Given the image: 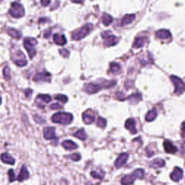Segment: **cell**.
Returning <instances> with one entry per match:
<instances>
[{
	"label": "cell",
	"instance_id": "9a60e30c",
	"mask_svg": "<svg viewBox=\"0 0 185 185\" xmlns=\"http://www.w3.org/2000/svg\"><path fill=\"white\" fill-rule=\"evenodd\" d=\"M125 127L126 129L131 132L132 134H136L137 133V130L136 129L135 126V121L133 119L130 118V119H128L126 121V123H125Z\"/></svg>",
	"mask_w": 185,
	"mask_h": 185
},
{
	"label": "cell",
	"instance_id": "7a4b0ae2",
	"mask_svg": "<svg viewBox=\"0 0 185 185\" xmlns=\"http://www.w3.org/2000/svg\"><path fill=\"white\" fill-rule=\"evenodd\" d=\"M52 120L54 123H58L60 124H69L73 120V117L71 114L59 112L54 114L52 117Z\"/></svg>",
	"mask_w": 185,
	"mask_h": 185
},
{
	"label": "cell",
	"instance_id": "f35d334b",
	"mask_svg": "<svg viewBox=\"0 0 185 185\" xmlns=\"http://www.w3.org/2000/svg\"><path fill=\"white\" fill-rule=\"evenodd\" d=\"M117 99H119V100H124L125 99L124 95L122 93V92H117Z\"/></svg>",
	"mask_w": 185,
	"mask_h": 185
},
{
	"label": "cell",
	"instance_id": "f546056e",
	"mask_svg": "<svg viewBox=\"0 0 185 185\" xmlns=\"http://www.w3.org/2000/svg\"><path fill=\"white\" fill-rule=\"evenodd\" d=\"M37 101H43L45 103H49L51 101H52V99L49 95H44V94H41V95H39L37 96Z\"/></svg>",
	"mask_w": 185,
	"mask_h": 185
},
{
	"label": "cell",
	"instance_id": "5bb4252c",
	"mask_svg": "<svg viewBox=\"0 0 185 185\" xmlns=\"http://www.w3.org/2000/svg\"><path fill=\"white\" fill-rule=\"evenodd\" d=\"M129 158V155L127 153H123L119 155V156L117 158V161H115V166L117 168H120L121 166H124L126 164Z\"/></svg>",
	"mask_w": 185,
	"mask_h": 185
},
{
	"label": "cell",
	"instance_id": "277c9868",
	"mask_svg": "<svg viewBox=\"0 0 185 185\" xmlns=\"http://www.w3.org/2000/svg\"><path fill=\"white\" fill-rule=\"evenodd\" d=\"M92 28H93V25L90 24V23L84 25L80 29H79L78 30H77L72 34V39L75 40V41H79V40L84 39L86 36H88L92 31Z\"/></svg>",
	"mask_w": 185,
	"mask_h": 185
},
{
	"label": "cell",
	"instance_id": "d6986e66",
	"mask_svg": "<svg viewBox=\"0 0 185 185\" xmlns=\"http://www.w3.org/2000/svg\"><path fill=\"white\" fill-rule=\"evenodd\" d=\"M29 177V172L27 169V168L25 166H23L22 167V169L20 172V174L17 177V180L19 182H23V181L25 180V179H28Z\"/></svg>",
	"mask_w": 185,
	"mask_h": 185
},
{
	"label": "cell",
	"instance_id": "836d02e7",
	"mask_svg": "<svg viewBox=\"0 0 185 185\" xmlns=\"http://www.w3.org/2000/svg\"><path fill=\"white\" fill-rule=\"evenodd\" d=\"M56 99L58 100V101H60L62 103H67L68 101V98L66 96L64 95H61V94H59V95H58L57 97H56Z\"/></svg>",
	"mask_w": 185,
	"mask_h": 185
},
{
	"label": "cell",
	"instance_id": "bcb514c9",
	"mask_svg": "<svg viewBox=\"0 0 185 185\" xmlns=\"http://www.w3.org/2000/svg\"><path fill=\"white\" fill-rule=\"evenodd\" d=\"M0 1H1V0H0Z\"/></svg>",
	"mask_w": 185,
	"mask_h": 185
},
{
	"label": "cell",
	"instance_id": "d6a6232c",
	"mask_svg": "<svg viewBox=\"0 0 185 185\" xmlns=\"http://www.w3.org/2000/svg\"><path fill=\"white\" fill-rule=\"evenodd\" d=\"M14 63L18 67H24L27 64L28 61H27L26 59H20V60L14 61Z\"/></svg>",
	"mask_w": 185,
	"mask_h": 185
},
{
	"label": "cell",
	"instance_id": "4fadbf2b",
	"mask_svg": "<svg viewBox=\"0 0 185 185\" xmlns=\"http://www.w3.org/2000/svg\"><path fill=\"white\" fill-rule=\"evenodd\" d=\"M83 120L87 124H91L95 120V116L92 114V111L89 109L83 114Z\"/></svg>",
	"mask_w": 185,
	"mask_h": 185
},
{
	"label": "cell",
	"instance_id": "d590c367",
	"mask_svg": "<svg viewBox=\"0 0 185 185\" xmlns=\"http://www.w3.org/2000/svg\"><path fill=\"white\" fill-rule=\"evenodd\" d=\"M8 174H9V179H10V182H14V180H16L15 174H14V172L13 170L10 169L8 172Z\"/></svg>",
	"mask_w": 185,
	"mask_h": 185
},
{
	"label": "cell",
	"instance_id": "f1b7e54d",
	"mask_svg": "<svg viewBox=\"0 0 185 185\" xmlns=\"http://www.w3.org/2000/svg\"><path fill=\"white\" fill-rule=\"evenodd\" d=\"M121 70V66L120 64H118V63H114L112 62L111 64H110V72L111 73L115 74L119 72Z\"/></svg>",
	"mask_w": 185,
	"mask_h": 185
},
{
	"label": "cell",
	"instance_id": "44dd1931",
	"mask_svg": "<svg viewBox=\"0 0 185 185\" xmlns=\"http://www.w3.org/2000/svg\"><path fill=\"white\" fill-rule=\"evenodd\" d=\"M135 14H126V15L123 17L122 20H121V25H122V26H124V25L130 24V23H132V22L135 20Z\"/></svg>",
	"mask_w": 185,
	"mask_h": 185
},
{
	"label": "cell",
	"instance_id": "4316f807",
	"mask_svg": "<svg viewBox=\"0 0 185 185\" xmlns=\"http://www.w3.org/2000/svg\"><path fill=\"white\" fill-rule=\"evenodd\" d=\"M74 136L77 138L81 140H86L87 139V135L83 129H80V130H77V132L74 134Z\"/></svg>",
	"mask_w": 185,
	"mask_h": 185
},
{
	"label": "cell",
	"instance_id": "74e56055",
	"mask_svg": "<svg viewBox=\"0 0 185 185\" xmlns=\"http://www.w3.org/2000/svg\"><path fill=\"white\" fill-rule=\"evenodd\" d=\"M34 119H35V121L37 123H43V122H44V120H43L42 118L39 117L38 115L34 116Z\"/></svg>",
	"mask_w": 185,
	"mask_h": 185
},
{
	"label": "cell",
	"instance_id": "3957f363",
	"mask_svg": "<svg viewBox=\"0 0 185 185\" xmlns=\"http://www.w3.org/2000/svg\"><path fill=\"white\" fill-rule=\"evenodd\" d=\"M145 172L143 169H136L132 174L125 176L121 179V184H132L135 182L136 179H143L144 177Z\"/></svg>",
	"mask_w": 185,
	"mask_h": 185
},
{
	"label": "cell",
	"instance_id": "f6af8a7d",
	"mask_svg": "<svg viewBox=\"0 0 185 185\" xmlns=\"http://www.w3.org/2000/svg\"><path fill=\"white\" fill-rule=\"evenodd\" d=\"M2 103V99H1V97H0V103Z\"/></svg>",
	"mask_w": 185,
	"mask_h": 185
},
{
	"label": "cell",
	"instance_id": "1f68e13d",
	"mask_svg": "<svg viewBox=\"0 0 185 185\" xmlns=\"http://www.w3.org/2000/svg\"><path fill=\"white\" fill-rule=\"evenodd\" d=\"M3 75L5 78L7 80H9L10 79V69H9L7 67H6L3 70Z\"/></svg>",
	"mask_w": 185,
	"mask_h": 185
},
{
	"label": "cell",
	"instance_id": "ba28073f",
	"mask_svg": "<svg viewBox=\"0 0 185 185\" xmlns=\"http://www.w3.org/2000/svg\"><path fill=\"white\" fill-rule=\"evenodd\" d=\"M110 31H106L102 33V37L105 39L104 45L106 46H112L116 45L118 42L117 38L115 36L111 35Z\"/></svg>",
	"mask_w": 185,
	"mask_h": 185
},
{
	"label": "cell",
	"instance_id": "ab89813d",
	"mask_svg": "<svg viewBox=\"0 0 185 185\" xmlns=\"http://www.w3.org/2000/svg\"><path fill=\"white\" fill-rule=\"evenodd\" d=\"M61 107V106L59 105V103H54L50 106V108H52V109H57V108H60Z\"/></svg>",
	"mask_w": 185,
	"mask_h": 185
},
{
	"label": "cell",
	"instance_id": "4dcf8cb0",
	"mask_svg": "<svg viewBox=\"0 0 185 185\" xmlns=\"http://www.w3.org/2000/svg\"><path fill=\"white\" fill-rule=\"evenodd\" d=\"M97 125L101 128H104L106 125V121L103 118L99 117L97 121Z\"/></svg>",
	"mask_w": 185,
	"mask_h": 185
},
{
	"label": "cell",
	"instance_id": "8fae6325",
	"mask_svg": "<svg viewBox=\"0 0 185 185\" xmlns=\"http://www.w3.org/2000/svg\"><path fill=\"white\" fill-rule=\"evenodd\" d=\"M164 149L165 151H166V153H177V148L172 143L171 141L168 140H165L164 142Z\"/></svg>",
	"mask_w": 185,
	"mask_h": 185
},
{
	"label": "cell",
	"instance_id": "603a6c76",
	"mask_svg": "<svg viewBox=\"0 0 185 185\" xmlns=\"http://www.w3.org/2000/svg\"><path fill=\"white\" fill-rule=\"evenodd\" d=\"M62 146L64 147L65 149L69 150H75L77 148V144L71 140H64V142L62 143Z\"/></svg>",
	"mask_w": 185,
	"mask_h": 185
},
{
	"label": "cell",
	"instance_id": "cb8c5ba5",
	"mask_svg": "<svg viewBox=\"0 0 185 185\" xmlns=\"http://www.w3.org/2000/svg\"><path fill=\"white\" fill-rule=\"evenodd\" d=\"M7 33L10 35L11 37L14 38L15 39H20L21 38V33L18 31L17 30L14 28H8L7 29Z\"/></svg>",
	"mask_w": 185,
	"mask_h": 185
},
{
	"label": "cell",
	"instance_id": "83f0119b",
	"mask_svg": "<svg viewBox=\"0 0 185 185\" xmlns=\"http://www.w3.org/2000/svg\"><path fill=\"white\" fill-rule=\"evenodd\" d=\"M156 116H157V111H156V110L154 108V109L148 112V114H147L146 117V120L147 121H153L154 119L156 118Z\"/></svg>",
	"mask_w": 185,
	"mask_h": 185
},
{
	"label": "cell",
	"instance_id": "484cf974",
	"mask_svg": "<svg viewBox=\"0 0 185 185\" xmlns=\"http://www.w3.org/2000/svg\"><path fill=\"white\" fill-rule=\"evenodd\" d=\"M112 22H113V17H112L111 16L106 13H104L103 14L102 23L103 25H106V26H108V25H109Z\"/></svg>",
	"mask_w": 185,
	"mask_h": 185
},
{
	"label": "cell",
	"instance_id": "60d3db41",
	"mask_svg": "<svg viewBox=\"0 0 185 185\" xmlns=\"http://www.w3.org/2000/svg\"><path fill=\"white\" fill-rule=\"evenodd\" d=\"M91 176L92 177H94V178H96V179H102V177H101L99 174H98L95 171L91 172Z\"/></svg>",
	"mask_w": 185,
	"mask_h": 185
},
{
	"label": "cell",
	"instance_id": "8d00e7d4",
	"mask_svg": "<svg viewBox=\"0 0 185 185\" xmlns=\"http://www.w3.org/2000/svg\"><path fill=\"white\" fill-rule=\"evenodd\" d=\"M59 54L64 58H67L69 57V55H70V52H69V51L65 49H61L59 50Z\"/></svg>",
	"mask_w": 185,
	"mask_h": 185
},
{
	"label": "cell",
	"instance_id": "30bf717a",
	"mask_svg": "<svg viewBox=\"0 0 185 185\" xmlns=\"http://www.w3.org/2000/svg\"><path fill=\"white\" fill-rule=\"evenodd\" d=\"M171 180L174 182H179L183 177V171L182 168L179 167H175L174 169L170 175Z\"/></svg>",
	"mask_w": 185,
	"mask_h": 185
},
{
	"label": "cell",
	"instance_id": "ffe728a7",
	"mask_svg": "<svg viewBox=\"0 0 185 185\" xmlns=\"http://www.w3.org/2000/svg\"><path fill=\"white\" fill-rule=\"evenodd\" d=\"M1 160L3 161L4 163L5 164H8L10 165H13L15 163V161L14 159L12 158L10 154L8 153H3L1 155Z\"/></svg>",
	"mask_w": 185,
	"mask_h": 185
},
{
	"label": "cell",
	"instance_id": "52a82bcc",
	"mask_svg": "<svg viewBox=\"0 0 185 185\" xmlns=\"http://www.w3.org/2000/svg\"><path fill=\"white\" fill-rule=\"evenodd\" d=\"M171 80L175 86L174 92L176 95H182L184 91V83L182 81V80L177 77V76L172 75L171 77Z\"/></svg>",
	"mask_w": 185,
	"mask_h": 185
},
{
	"label": "cell",
	"instance_id": "2e32d148",
	"mask_svg": "<svg viewBox=\"0 0 185 185\" xmlns=\"http://www.w3.org/2000/svg\"><path fill=\"white\" fill-rule=\"evenodd\" d=\"M155 36L158 39H168L171 37V34L169 30H166V29H162L159 30L155 33Z\"/></svg>",
	"mask_w": 185,
	"mask_h": 185
},
{
	"label": "cell",
	"instance_id": "7bdbcfd3",
	"mask_svg": "<svg viewBox=\"0 0 185 185\" xmlns=\"http://www.w3.org/2000/svg\"><path fill=\"white\" fill-rule=\"evenodd\" d=\"M25 92V96H26L27 97H29V96H30L32 94L33 91H32L31 89H29V88H28V89H27Z\"/></svg>",
	"mask_w": 185,
	"mask_h": 185
},
{
	"label": "cell",
	"instance_id": "6da1fadb",
	"mask_svg": "<svg viewBox=\"0 0 185 185\" xmlns=\"http://www.w3.org/2000/svg\"><path fill=\"white\" fill-rule=\"evenodd\" d=\"M117 83L115 82H108V81L104 80V82L102 83H88L85 85L84 90L89 94L96 93L101 90L103 88H111V86H114Z\"/></svg>",
	"mask_w": 185,
	"mask_h": 185
},
{
	"label": "cell",
	"instance_id": "8992f818",
	"mask_svg": "<svg viewBox=\"0 0 185 185\" xmlns=\"http://www.w3.org/2000/svg\"><path fill=\"white\" fill-rule=\"evenodd\" d=\"M10 14L13 17L19 18L23 17L25 14V10L23 5L17 2H13L11 5Z\"/></svg>",
	"mask_w": 185,
	"mask_h": 185
},
{
	"label": "cell",
	"instance_id": "e0dca14e",
	"mask_svg": "<svg viewBox=\"0 0 185 185\" xmlns=\"http://www.w3.org/2000/svg\"><path fill=\"white\" fill-rule=\"evenodd\" d=\"M54 41L59 46H64L67 43V39L64 35H59V34H54L53 36Z\"/></svg>",
	"mask_w": 185,
	"mask_h": 185
},
{
	"label": "cell",
	"instance_id": "b9f144b4",
	"mask_svg": "<svg viewBox=\"0 0 185 185\" xmlns=\"http://www.w3.org/2000/svg\"><path fill=\"white\" fill-rule=\"evenodd\" d=\"M41 3L43 6H47V5H49L50 0H41Z\"/></svg>",
	"mask_w": 185,
	"mask_h": 185
},
{
	"label": "cell",
	"instance_id": "9c48e42d",
	"mask_svg": "<svg viewBox=\"0 0 185 185\" xmlns=\"http://www.w3.org/2000/svg\"><path fill=\"white\" fill-rule=\"evenodd\" d=\"M52 80V75L47 72H39L34 76L33 80L36 82H39V81H43V82H50Z\"/></svg>",
	"mask_w": 185,
	"mask_h": 185
},
{
	"label": "cell",
	"instance_id": "d4e9b609",
	"mask_svg": "<svg viewBox=\"0 0 185 185\" xmlns=\"http://www.w3.org/2000/svg\"><path fill=\"white\" fill-rule=\"evenodd\" d=\"M151 167L157 168H161L165 166V161L161 158H156L153 161L151 165Z\"/></svg>",
	"mask_w": 185,
	"mask_h": 185
},
{
	"label": "cell",
	"instance_id": "ac0fdd59",
	"mask_svg": "<svg viewBox=\"0 0 185 185\" xmlns=\"http://www.w3.org/2000/svg\"><path fill=\"white\" fill-rule=\"evenodd\" d=\"M147 41H148V39H147L146 37H145V36H143V37H137V39H135V43H134L133 44V48L139 49L144 46V45L146 44Z\"/></svg>",
	"mask_w": 185,
	"mask_h": 185
},
{
	"label": "cell",
	"instance_id": "7402d4cb",
	"mask_svg": "<svg viewBox=\"0 0 185 185\" xmlns=\"http://www.w3.org/2000/svg\"><path fill=\"white\" fill-rule=\"evenodd\" d=\"M127 99L132 104H137L139 101L142 100V95L140 92H137V93L132 94V95L129 96Z\"/></svg>",
	"mask_w": 185,
	"mask_h": 185
},
{
	"label": "cell",
	"instance_id": "e575fe53",
	"mask_svg": "<svg viewBox=\"0 0 185 185\" xmlns=\"http://www.w3.org/2000/svg\"><path fill=\"white\" fill-rule=\"evenodd\" d=\"M69 158H70L71 160L74 161H78L80 160V158H81L80 155V154H78V153L72 154V155H69Z\"/></svg>",
	"mask_w": 185,
	"mask_h": 185
},
{
	"label": "cell",
	"instance_id": "7c38bea8",
	"mask_svg": "<svg viewBox=\"0 0 185 185\" xmlns=\"http://www.w3.org/2000/svg\"><path fill=\"white\" fill-rule=\"evenodd\" d=\"M43 135L46 140L57 139L55 134V128L54 127H46L43 130Z\"/></svg>",
	"mask_w": 185,
	"mask_h": 185
},
{
	"label": "cell",
	"instance_id": "5b68a950",
	"mask_svg": "<svg viewBox=\"0 0 185 185\" xmlns=\"http://www.w3.org/2000/svg\"><path fill=\"white\" fill-rule=\"evenodd\" d=\"M25 49L27 50L30 59H33L36 54V50L35 49V46L37 44V41L33 38H26L24 40Z\"/></svg>",
	"mask_w": 185,
	"mask_h": 185
},
{
	"label": "cell",
	"instance_id": "ee69618b",
	"mask_svg": "<svg viewBox=\"0 0 185 185\" xmlns=\"http://www.w3.org/2000/svg\"><path fill=\"white\" fill-rule=\"evenodd\" d=\"M71 1L74 3H81L83 2V0H71Z\"/></svg>",
	"mask_w": 185,
	"mask_h": 185
}]
</instances>
